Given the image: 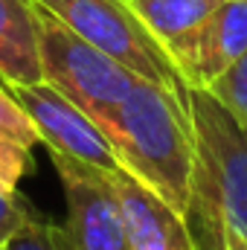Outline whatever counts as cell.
Segmentation results:
<instances>
[{
	"mask_svg": "<svg viewBox=\"0 0 247 250\" xmlns=\"http://www.w3.org/2000/svg\"><path fill=\"white\" fill-rule=\"evenodd\" d=\"M186 87L175 90L140 79L114 111L96 120V125L114 146L120 169L189 218L195 131L186 105Z\"/></svg>",
	"mask_w": 247,
	"mask_h": 250,
	"instance_id": "obj_1",
	"label": "cell"
},
{
	"mask_svg": "<svg viewBox=\"0 0 247 250\" xmlns=\"http://www.w3.org/2000/svg\"><path fill=\"white\" fill-rule=\"evenodd\" d=\"M195 131L192 209L198 250H224V239L247 245V125L206 87H186Z\"/></svg>",
	"mask_w": 247,
	"mask_h": 250,
	"instance_id": "obj_2",
	"label": "cell"
},
{
	"mask_svg": "<svg viewBox=\"0 0 247 250\" xmlns=\"http://www.w3.org/2000/svg\"><path fill=\"white\" fill-rule=\"evenodd\" d=\"M32 6L44 82L67 96L76 108H82L93 123L102 120L131 93L140 76L108 53H102L99 47H93L90 41H84L82 35H76L67 23H62L35 0Z\"/></svg>",
	"mask_w": 247,
	"mask_h": 250,
	"instance_id": "obj_3",
	"label": "cell"
},
{
	"mask_svg": "<svg viewBox=\"0 0 247 250\" xmlns=\"http://www.w3.org/2000/svg\"><path fill=\"white\" fill-rule=\"evenodd\" d=\"M76 35L125 64L140 79L184 90L186 82L169 50L140 23L128 0H35Z\"/></svg>",
	"mask_w": 247,
	"mask_h": 250,
	"instance_id": "obj_4",
	"label": "cell"
},
{
	"mask_svg": "<svg viewBox=\"0 0 247 250\" xmlns=\"http://www.w3.org/2000/svg\"><path fill=\"white\" fill-rule=\"evenodd\" d=\"M67 201V239L73 250H128L123 209L111 172L50 151Z\"/></svg>",
	"mask_w": 247,
	"mask_h": 250,
	"instance_id": "obj_5",
	"label": "cell"
},
{
	"mask_svg": "<svg viewBox=\"0 0 247 250\" xmlns=\"http://www.w3.org/2000/svg\"><path fill=\"white\" fill-rule=\"evenodd\" d=\"M29 123L35 125L41 143L47 151H62L67 157L84 160L90 166H99L105 172H117L120 160L114 154V146L99 131L82 108H76L67 96H62L47 82L29 84V87H9Z\"/></svg>",
	"mask_w": 247,
	"mask_h": 250,
	"instance_id": "obj_6",
	"label": "cell"
},
{
	"mask_svg": "<svg viewBox=\"0 0 247 250\" xmlns=\"http://www.w3.org/2000/svg\"><path fill=\"white\" fill-rule=\"evenodd\" d=\"M247 53V0H224L198 29L169 47L192 87H209Z\"/></svg>",
	"mask_w": 247,
	"mask_h": 250,
	"instance_id": "obj_7",
	"label": "cell"
},
{
	"mask_svg": "<svg viewBox=\"0 0 247 250\" xmlns=\"http://www.w3.org/2000/svg\"><path fill=\"white\" fill-rule=\"evenodd\" d=\"M117 187L128 250H198L189 218L172 209L160 195L134 181L128 172H111Z\"/></svg>",
	"mask_w": 247,
	"mask_h": 250,
	"instance_id": "obj_8",
	"label": "cell"
},
{
	"mask_svg": "<svg viewBox=\"0 0 247 250\" xmlns=\"http://www.w3.org/2000/svg\"><path fill=\"white\" fill-rule=\"evenodd\" d=\"M0 82L6 87L44 82L32 0H0Z\"/></svg>",
	"mask_w": 247,
	"mask_h": 250,
	"instance_id": "obj_9",
	"label": "cell"
},
{
	"mask_svg": "<svg viewBox=\"0 0 247 250\" xmlns=\"http://www.w3.org/2000/svg\"><path fill=\"white\" fill-rule=\"evenodd\" d=\"M224 0H128L140 23L169 50L192 29H198Z\"/></svg>",
	"mask_w": 247,
	"mask_h": 250,
	"instance_id": "obj_10",
	"label": "cell"
},
{
	"mask_svg": "<svg viewBox=\"0 0 247 250\" xmlns=\"http://www.w3.org/2000/svg\"><path fill=\"white\" fill-rule=\"evenodd\" d=\"M3 250H73V248H70L64 224H56V221H50L38 212L21 233H15L3 245Z\"/></svg>",
	"mask_w": 247,
	"mask_h": 250,
	"instance_id": "obj_11",
	"label": "cell"
},
{
	"mask_svg": "<svg viewBox=\"0 0 247 250\" xmlns=\"http://www.w3.org/2000/svg\"><path fill=\"white\" fill-rule=\"evenodd\" d=\"M206 90H209L215 99H221V102L247 125V53L233 64L224 76H218Z\"/></svg>",
	"mask_w": 247,
	"mask_h": 250,
	"instance_id": "obj_12",
	"label": "cell"
},
{
	"mask_svg": "<svg viewBox=\"0 0 247 250\" xmlns=\"http://www.w3.org/2000/svg\"><path fill=\"white\" fill-rule=\"evenodd\" d=\"M32 169H35V163H32V148L0 131V187L3 189H18V184H21Z\"/></svg>",
	"mask_w": 247,
	"mask_h": 250,
	"instance_id": "obj_13",
	"label": "cell"
},
{
	"mask_svg": "<svg viewBox=\"0 0 247 250\" xmlns=\"http://www.w3.org/2000/svg\"><path fill=\"white\" fill-rule=\"evenodd\" d=\"M35 215H38V209L18 189L0 187V245H6L15 233H21Z\"/></svg>",
	"mask_w": 247,
	"mask_h": 250,
	"instance_id": "obj_14",
	"label": "cell"
},
{
	"mask_svg": "<svg viewBox=\"0 0 247 250\" xmlns=\"http://www.w3.org/2000/svg\"><path fill=\"white\" fill-rule=\"evenodd\" d=\"M0 131L3 134H9V137H15L18 143H23V146H35V143H41V137H38V131H35V125L29 123V117L23 114V108L18 105V99L12 96V90L0 82Z\"/></svg>",
	"mask_w": 247,
	"mask_h": 250,
	"instance_id": "obj_15",
	"label": "cell"
},
{
	"mask_svg": "<svg viewBox=\"0 0 247 250\" xmlns=\"http://www.w3.org/2000/svg\"><path fill=\"white\" fill-rule=\"evenodd\" d=\"M224 250H247V245L239 239H224Z\"/></svg>",
	"mask_w": 247,
	"mask_h": 250,
	"instance_id": "obj_16",
	"label": "cell"
},
{
	"mask_svg": "<svg viewBox=\"0 0 247 250\" xmlns=\"http://www.w3.org/2000/svg\"><path fill=\"white\" fill-rule=\"evenodd\" d=\"M0 250H3V245H0Z\"/></svg>",
	"mask_w": 247,
	"mask_h": 250,
	"instance_id": "obj_17",
	"label": "cell"
}]
</instances>
